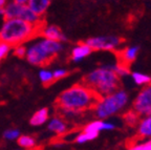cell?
I'll use <instances>...</instances> for the list:
<instances>
[{
    "label": "cell",
    "instance_id": "obj_1",
    "mask_svg": "<svg viewBox=\"0 0 151 150\" xmlns=\"http://www.w3.org/2000/svg\"><path fill=\"white\" fill-rule=\"evenodd\" d=\"M99 97L85 84H76L65 89L57 99L58 107L68 115H76L91 109Z\"/></svg>",
    "mask_w": 151,
    "mask_h": 150
},
{
    "label": "cell",
    "instance_id": "obj_28",
    "mask_svg": "<svg viewBox=\"0 0 151 150\" xmlns=\"http://www.w3.org/2000/svg\"><path fill=\"white\" fill-rule=\"evenodd\" d=\"M141 150H151V145L149 143V141L141 143Z\"/></svg>",
    "mask_w": 151,
    "mask_h": 150
},
{
    "label": "cell",
    "instance_id": "obj_15",
    "mask_svg": "<svg viewBox=\"0 0 151 150\" xmlns=\"http://www.w3.org/2000/svg\"><path fill=\"white\" fill-rule=\"evenodd\" d=\"M50 1L52 0H27L26 5L33 12H35L37 15L41 16V15H43L46 12V9H48V6L50 4Z\"/></svg>",
    "mask_w": 151,
    "mask_h": 150
},
{
    "label": "cell",
    "instance_id": "obj_14",
    "mask_svg": "<svg viewBox=\"0 0 151 150\" xmlns=\"http://www.w3.org/2000/svg\"><path fill=\"white\" fill-rule=\"evenodd\" d=\"M48 118H50V113H48V109L47 108H41L38 111H36L32 118L29 119V124L34 127L38 126H42L43 124L48 121Z\"/></svg>",
    "mask_w": 151,
    "mask_h": 150
},
{
    "label": "cell",
    "instance_id": "obj_34",
    "mask_svg": "<svg viewBox=\"0 0 151 150\" xmlns=\"http://www.w3.org/2000/svg\"><path fill=\"white\" fill-rule=\"evenodd\" d=\"M16 150H21V149H16Z\"/></svg>",
    "mask_w": 151,
    "mask_h": 150
},
{
    "label": "cell",
    "instance_id": "obj_4",
    "mask_svg": "<svg viewBox=\"0 0 151 150\" xmlns=\"http://www.w3.org/2000/svg\"><path fill=\"white\" fill-rule=\"evenodd\" d=\"M62 50H63L62 42L42 38L26 46V54L24 58L32 65L44 66L50 63V60L60 54Z\"/></svg>",
    "mask_w": 151,
    "mask_h": 150
},
{
    "label": "cell",
    "instance_id": "obj_32",
    "mask_svg": "<svg viewBox=\"0 0 151 150\" xmlns=\"http://www.w3.org/2000/svg\"><path fill=\"white\" fill-rule=\"evenodd\" d=\"M148 141H149V143H150V145H151V138H148Z\"/></svg>",
    "mask_w": 151,
    "mask_h": 150
},
{
    "label": "cell",
    "instance_id": "obj_33",
    "mask_svg": "<svg viewBox=\"0 0 151 150\" xmlns=\"http://www.w3.org/2000/svg\"><path fill=\"white\" fill-rule=\"evenodd\" d=\"M1 9H2V7H1V6H0V13H1Z\"/></svg>",
    "mask_w": 151,
    "mask_h": 150
},
{
    "label": "cell",
    "instance_id": "obj_17",
    "mask_svg": "<svg viewBox=\"0 0 151 150\" xmlns=\"http://www.w3.org/2000/svg\"><path fill=\"white\" fill-rule=\"evenodd\" d=\"M139 119H141V117H139L133 109L128 110L127 112H125L124 115H123L124 122H125V124L128 125L129 127L137 126V124H139Z\"/></svg>",
    "mask_w": 151,
    "mask_h": 150
},
{
    "label": "cell",
    "instance_id": "obj_23",
    "mask_svg": "<svg viewBox=\"0 0 151 150\" xmlns=\"http://www.w3.org/2000/svg\"><path fill=\"white\" fill-rule=\"evenodd\" d=\"M38 77H39V80H40L41 82L45 85L50 84V83H52L55 81L54 76H52V71H48V69H45V68H42V69L39 71Z\"/></svg>",
    "mask_w": 151,
    "mask_h": 150
},
{
    "label": "cell",
    "instance_id": "obj_26",
    "mask_svg": "<svg viewBox=\"0 0 151 150\" xmlns=\"http://www.w3.org/2000/svg\"><path fill=\"white\" fill-rule=\"evenodd\" d=\"M68 74V71H66L65 68H58L56 71H52V76H54V80H59L62 78L66 77Z\"/></svg>",
    "mask_w": 151,
    "mask_h": 150
},
{
    "label": "cell",
    "instance_id": "obj_9",
    "mask_svg": "<svg viewBox=\"0 0 151 150\" xmlns=\"http://www.w3.org/2000/svg\"><path fill=\"white\" fill-rule=\"evenodd\" d=\"M24 4L16 2V1H11L6 3L1 9V14L4 16L5 19H15L20 18L22 9H23Z\"/></svg>",
    "mask_w": 151,
    "mask_h": 150
},
{
    "label": "cell",
    "instance_id": "obj_16",
    "mask_svg": "<svg viewBox=\"0 0 151 150\" xmlns=\"http://www.w3.org/2000/svg\"><path fill=\"white\" fill-rule=\"evenodd\" d=\"M19 19H22L24 21L29 22L32 24H36V25H40L41 23L40 16L36 14L35 12H33L26 4H24L23 9H22L21 15H20V18Z\"/></svg>",
    "mask_w": 151,
    "mask_h": 150
},
{
    "label": "cell",
    "instance_id": "obj_11",
    "mask_svg": "<svg viewBox=\"0 0 151 150\" xmlns=\"http://www.w3.org/2000/svg\"><path fill=\"white\" fill-rule=\"evenodd\" d=\"M92 53V49L88 46L86 43H80V44L76 45L73 49H71V60L73 62H80L83 59L89 56Z\"/></svg>",
    "mask_w": 151,
    "mask_h": 150
},
{
    "label": "cell",
    "instance_id": "obj_29",
    "mask_svg": "<svg viewBox=\"0 0 151 150\" xmlns=\"http://www.w3.org/2000/svg\"><path fill=\"white\" fill-rule=\"evenodd\" d=\"M127 150H141V144H134V145L130 146Z\"/></svg>",
    "mask_w": 151,
    "mask_h": 150
},
{
    "label": "cell",
    "instance_id": "obj_3",
    "mask_svg": "<svg viewBox=\"0 0 151 150\" xmlns=\"http://www.w3.org/2000/svg\"><path fill=\"white\" fill-rule=\"evenodd\" d=\"M40 25L32 24L22 19H5L0 30V41L16 46L31 40L39 32Z\"/></svg>",
    "mask_w": 151,
    "mask_h": 150
},
{
    "label": "cell",
    "instance_id": "obj_20",
    "mask_svg": "<svg viewBox=\"0 0 151 150\" xmlns=\"http://www.w3.org/2000/svg\"><path fill=\"white\" fill-rule=\"evenodd\" d=\"M18 145L21 148L24 149H32L36 146V140L31 136H26V134H20L18 138H17Z\"/></svg>",
    "mask_w": 151,
    "mask_h": 150
},
{
    "label": "cell",
    "instance_id": "obj_2",
    "mask_svg": "<svg viewBox=\"0 0 151 150\" xmlns=\"http://www.w3.org/2000/svg\"><path fill=\"white\" fill-rule=\"evenodd\" d=\"M83 84L89 87L100 98L120 88V78L111 69L110 64H107L88 73L83 78Z\"/></svg>",
    "mask_w": 151,
    "mask_h": 150
},
{
    "label": "cell",
    "instance_id": "obj_18",
    "mask_svg": "<svg viewBox=\"0 0 151 150\" xmlns=\"http://www.w3.org/2000/svg\"><path fill=\"white\" fill-rule=\"evenodd\" d=\"M131 78L133 80V82L137 85L139 86H146V85L150 84L151 83V77L146 74L139 73V71H134L131 74Z\"/></svg>",
    "mask_w": 151,
    "mask_h": 150
},
{
    "label": "cell",
    "instance_id": "obj_8",
    "mask_svg": "<svg viewBox=\"0 0 151 150\" xmlns=\"http://www.w3.org/2000/svg\"><path fill=\"white\" fill-rule=\"evenodd\" d=\"M41 35L43 38L50 40H56L60 42L67 41V37L63 34V32L56 25H47L41 30Z\"/></svg>",
    "mask_w": 151,
    "mask_h": 150
},
{
    "label": "cell",
    "instance_id": "obj_13",
    "mask_svg": "<svg viewBox=\"0 0 151 150\" xmlns=\"http://www.w3.org/2000/svg\"><path fill=\"white\" fill-rule=\"evenodd\" d=\"M139 52V47L137 45H133V46H128L126 47L124 50L120 53L121 57V62L125 64H130L134 61L137 58V55Z\"/></svg>",
    "mask_w": 151,
    "mask_h": 150
},
{
    "label": "cell",
    "instance_id": "obj_12",
    "mask_svg": "<svg viewBox=\"0 0 151 150\" xmlns=\"http://www.w3.org/2000/svg\"><path fill=\"white\" fill-rule=\"evenodd\" d=\"M137 134L143 138H151V115L139 119L137 124Z\"/></svg>",
    "mask_w": 151,
    "mask_h": 150
},
{
    "label": "cell",
    "instance_id": "obj_31",
    "mask_svg": "<svg viewBox=\"0 0 151 150\" xmlns=\"http://www.w3.org/2000/svg\"><path fill=\"white\" fill-rule=\"evenodd\" d=\"M6 1L7 0H0V6L3 7L5 4H6Z\"/></svg>",
    "mask_w": 151,
    "mask_h": 150
},
{
    "label": "cell",
    "instance_id": "obj_22",
    "mask_svg": "<svg viewBox=\"0 0 151 150\" xmlns=\"http://www.w3.org/2000/svg\"><path fill=\"white\" fill-rule=\"evenodd\" d=\"M103 122L104 120H96V121H92V122L88 123L86 126L84 127V130L83 131L86 132H98L103 131Z\"/></svg>",
    "mask_w": 151,
    "mask_h": 150
},
{
    "label": "cell",
    "instance_id": "obj_10",
    "mask_svg": "<svg viewBox=\"0 0 151 150\" xmlns=\"http://www.w3.org/2000/svg\"><path fill=\"white\" fill-rule=\"evenodd\" d=\"M47 128H48V130L55 132L58 136H63L68 131V126H67L66 122L60 117H54L50 120H48Z\"/></svg>",
    "mask_w": 151,
    "mask_h": 150
},
{
    "label": "cell",
    "instance_id": "obj_5",
    "mask_svg": "<svg viewBox=\"0 0 151 150\" xmlns=\"http://www.w3.org/2000/svg\"><path fill=\"white\" fill-rule=\"evenodd\" d=\"M129 104V94L124 89H116L112 94L100 97L93 105V113L98 120H105L120 113Z\"/></svg>",
    "mask_w": 151,
    "mask_h": 150
},
{
    "label": "cell",
    "instance_id": "obj_30",
    "mask_svg": "<svg viewBox=\"0 0 151 150\" xmlns=\"http://www.w3.org/2000/svg\"><path fill=\"white\" fill-rule=\"evenodd\" d=\"M14 1L20 3V4H26L27 3V0H14Z\"/></svg>",
    "mask_w": 151,
    "mask_h": 150
},
{
    "label": "cell",
    "instance_id": "obj_21",
    "mask_svg": "<svg viewBox=\"0 0 151 150\" xmlns=\"http://www.w3.org/2000/svg\"><path fill=\"white\" fill-rule=\"evenodd\" d=\"M99 133L98 132H86L82 131L81 133H79L76 138V142L78 144H85L89 141H92L94 138H97Z\"/></svg>",
    "mask_w": 151,
    "mask_h": 150
},
{
    "label": "cell",
    "instance_id": "obj_7",
    "mask_svg": "<svg viewBox=\"0 0 151 150\" xmlns=\"http://www.w3.org/2000/svg\"><path fill=\"white\" fill-rule=\"evenodd\" d=\"M85 43L92 50H116L122 43V39L116 36H99L88 38Z\"/></svg>",
    "mask_w": 151,
    "mask_h": 150
},
{
    "label": "cell",
    "instance_id": "obj_24",
    "mask_svg": "<svg viewBox=\"0 0 151 150\" xmlns=\"http://www.w3.org/2000/svg\"><path fill=\"white\" fill-rule=\"evenodd\" d=\"M20 131L18 129L15 128H11L7 129L3 132V138L4 140H7V141H17V138L20 136Z\"/></svg>",
    "mask_w": 151,
    "mask_h": 150
},
{
    "label": "cell",
    "instance_id": "obj_6",
    "mask_svg": "<svg viewBox=\"0 0 151 150\" xmlns=\"http://www.w3.org/2000/svg\"><path fill=\"white\" fill-rule=\"evenodd\" d=\"M132 109L141 118L151 115V83L139 90L132 102Z\"/></svg>",
    "mask_w": 151,
    "mask_h": 150
},
{
    "label": "cell",
    "instance_id": "obj_19",
    "mask_svg": "<svg viewBox=\"0 0 151 150\" xmlns=\"http://www.w3.org/2000/svg\"><path fill=\"white\" fill-rule=\"evenodd\" d=\"M110 67L119 78H124L130 75V69H129L128 64L120 62V63L112 64V65H110Z\"/></svg>",
    "mask_w": 151,
    "mask_h": 150
},
{
    "label": "cell",
    "instance_id": "obj_25",
    "mask_svg": "<svg viewBox=\"0 0 151 150\" xmlns=\"http://www.w3.org/2000/svg\"><path fill=\"white\" fill-rule=\"evenodd\" d=\"M26 54V46L23 44L16 45L14 48V55L17 56L18 58H24Z\"/></svg>",
    "mask_w": 151,
    "mask_h": 150
},
{
    "label": "cell",
    "instance_id": "obj_27",
    "mask_svg": "<svg viewBox=\"0 0 151 150\" xmlns=\"http://www.w3.org/2000/svg\"><path fill=\"white\" fill-rule=\"evenodd\" d=\"M11 47L12 46H9V44L0 41V60L3 59L7 54H9V52L11 50Z\"/></svg>",
    "mask_w": 151,
    "mask_h": 150
}]
</instances>
